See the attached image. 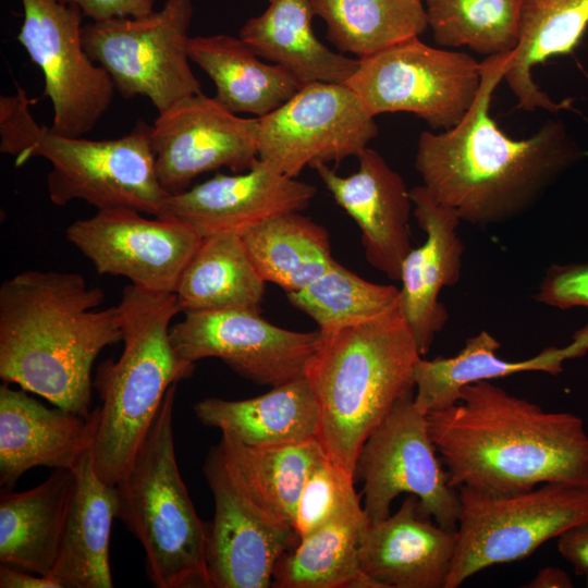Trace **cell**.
Here are the masks:
<instances>
[{"instance_id": "obj_1", "label": "cell", "mask_w": 588, "mask_h": 588, "mask_svg": "<svg viewBox=\"0 0 588 588\" xmlns=\"http://www.w3.org/2000/svg\"><path fill=\"white\" fill-rule=\"evenodd\" d=\"M507 54L481 62L478 98L455 127L419 135L415 168L422 185L461 221L501 224L531 210L547 191L583 157L559 120L546 121L525 139H513L490 115L491 95L503 78Z\"/></svg>"}, {"instance_id": "obj_2", "label": "cell", "mask_w": 588, "mask_h": 588, "mask_svg": "<svg viewBox=\"0 0 588 588\" xmlns=\"http://www.w3.org/2000/svg\"><path fill=\"white\" fill-rule=\"evenodd\" d=\"M426 417L456 489L506 494L547 482L588 486V433L575 414L547 412L481 380Z\"/></svg>"}, {"instance_id": "obj_3", "label": "cell", "mask_w": 588, "mask_h": 588, "mask_svg": "<svg viewBox=\"0 0 588 588\" xmlns=\"http://www.w3.org/2000/svg\"><path fill=\"white\" fill-rule=\"evenodd\" d=\"M76 272L27 270L0 286V378L57 407L90 414L91 368L123 339L118 306Z\"/></svg>"}, {"instance_id": "obj_4", "label": "cell", "mask_w": 588, "mask_h": 588, "mask_svg": "<svg viewBox=\"0 0 588 588\" xmlns=\"http://www.w3.org/2000/svg\"><path fill=\"white\" fill-rule=\"evenodd\" d=\"M421 357L400 306L367 322L319 331L305 377L318 405L317 439L346 474L355 478L368 437L414 391Z\"/></svg>"}, {"instance_id": "obj_5", "label": "cell", "mask_w": 588, "mask_h": 588, "mask_svg": "<svg viewBox=\"0 0 588 588\" xmlns=\"http://www.w3.org/2000/svg\"><path fill=\"white\" fill-rule=\"evenodd\" d=\"M118 307L123 352L118 360L102 362L93 381L101 400L93 462L111 487L128 471L168 389L195 369L177 358L170 341L171 320L182 313L174 293L131 283Z\"/></svg>"}, {"instance_id": "obj_6", "label": "cell", "mask_w": 588, "mask_h": 588, "mask_svg": "<svg viewBox=\"0 0 588 588\" xmlns=\"http://www.w3.org/2000/svg\"><path fill=\"white\" fill-rule=\"evenodd\" d=\"M24 93L0 106V151L16 167L40 157L51 163L47 175L50 201L66 206L84 200L97 210L130 208L159 217L168 194L159 183L151 148V125L139 121L115 139L60 135L39 125Z\"/></svg>"}, {"instance_id": "obj_7", "label": "cell", "mask_w": 588, "mask_h": 588, "mask_svg": "<svg viewBox=\"0 0 588 588\" xmlns=\"http://www.w3.org/2000/svg\"><path fill=\"white\" fill-rule=\"evenodd\" d=\"M176 383L161 403L128 471L117 483V518L137 538L158 588H209L203 522L181 477L173 440Z\"/></svg>"}, {"instance_id": "obj_8", "label": "cell", "mask_w": 588, "mask_h": 588, "mask_svg": "<svg viewBox=\"0 0 588 588\" xmlns=\"http://www.w3.org/2000/svg\"><path fill=\"white\" fill-rule=\"evenodd\" d=\"M458 494L457 542L445 588L492 565L526 559L588 523V486L547 482L506 494L460 487Z\"/></svg>"}, {"instance_id": "obj_9", "label": "cell", "mask_w": 588, "mask_h": 588, "mask_svg": "<svg viewBox=\"0 0 588 588\" xmlns=\"http://www.w3.org/2000/svg\"><path fill=\"white\" fill-rule=\"evenodd\" d=\"M346 84L376 118L409 112L433 130H451L475 105L481 62L462 51L434 48L412 37L358 59Z\"/></svg>"}, {"instance_id": "obj_10", "label": "cell", "mask_w": 588, "mask_h": 588, "mask_svg": "<svg viewBox=\"0 0 588 588\" xmlns=\"http://www.w3.org/2000/svg\"><path fill=\"white\" fill-rule=\"evenodd\" d=\"M192 17V0H166L160 10L145 16L85 24L83 46L123 98L144 96L160 113L201 93L187 51Z\"/></svg>"}, {"instance_id": "obj_11", "label": "cell", "mask_w": 588, "mask_h": 588, "mask_svg": "<svg viewBox=\"0 0 588 588\" xmlns=\"http://www.w3.org/2000/svg\"><path fill=\"white\" fill-rule=\"evenodd\" d=\"M414 391L403 395L364 443L355 479L364 481V509L370 522L388 517L401 493L419 499L443 528L457 531L458 489L431 439L427 417L415 405Z\"/></svg>"}, {"instance_id": "obj_12", "label": "cell", "mask_w": 588, "mask_h": 588, "mask_svg": "<svg viewBox=\"0 0 588 588\" xmlns=\"http://www.w3.org/2000/svg\"><path fill=\"white\" fill-rule=\"evenodd\" d=\"M20 1L17 40L44 75V94L53 108L50 127L60 135L84 136L109 110L115 91L111 76L84 49V15L59 0Z\"/></svg>"}, {"instance_id": "obj_13", "label": "cell", "mask_w": 588, "mask_h": 588, "mask_svg": "<svg viewBox=\"0 0 588 588\" xmlns=\"http://www.w3.org/2000/svg\"><path fill=\"white\" fill-rule=\"evenodd\" d=\"M377 134L375 117L346 83H310L259 118L258 159L297 177L306 167L357 157Z\"/></svg>"}, {"instance_id": "obj_14", "label": "cell", "mask_w": 588, "mask_h": 588, "mask_svg": "<svg viewBox=\"0 0 588 588\" xmlns=\"http://www.w3.org/2000/svg\"><path fill=\"white\" fill-rule=\"evenodd\" d=\"M130 208L97 210L72 222L66 240L99 274L127 278L157 293H174L203 236L175 217L148 218Z\"/></svg>"}, {"instance_id": "obj_15", "label": "cell", "mask_w": 588, "mask_h": 588, "mask_svg": "<svg viewBox=\"0 0 588 588\" xmlns=\"http://www.w3.org/2000/svg\"><path fill=\"white\" fill-rule=\"evenodd\" d=\"M318 336V329H284L246 309L184 313L170 328L181 362L195 366L204 358H219L238 376L271 388L305 377Z\"/></svg>"}, {"instance_id": "obj_16", "label": "cell", "mask_w": 588, "mask_h": 588, "mask_svg": "<svg viewBox=\"0 0 588 588\" xmlns=\"http://www.w3.org/2000/svg\"><path fill=\"white\" fill-rule=\"evenodd\" d=\"M259 118H241L215 97H184L160 112L151 125L156 172L170 195L198 175L228 168L249 170L258 159Z\"/></svg>"}, {"instance_id": "obj_17", "label": "cell", "mask_w": 588, "mask_h": 588, "mask_svg": "<svg viewBox=\"0 0 588 588\" xmlns=\"http://www.w3.org/2000/svg\"><path fill=\"white\" fill-rule=\"evenodd\" d=\"M204 474L215 500L209 527V588H268L277 563L299 540L293 525L256 506L211 450Z\"/></svg>"}, {"instance_id": "obj_18", "label": "cell", "mask_w": 588, "mask_h": 588, "mask_svg": "<svg viewBox=\"0 0 588 588\" xmlns=\"http://www.w3.org/2000/svg\"><path fill=\"white\" fill-rule=\"evenodd\" d=\"M316 186L287 176L257 159L253 167L211 179L169 195L159 217H175L203 237L218 233L243 235L273 217L303 211Z\"/></svg>"}, {"instance_id": "obj_19", "label": "cell", "mask_w": 588, "mask_h": 588, "mask_svg": "<svg viewBox=\"0 0 588 588\" xmlns=\"http://www.w3.org/2000/svg\"><path fill=\"white\" fill-rule=\"evenodd\" d=\"M358 169L342 176L328 164L314 169L336 204L356 222L366 260L400 281L402 264L413 249V201L403 177L375 149L357 155Z\"/></svg>"}, {"instance_id": "obj_20", "label": "cell", "mask_w": 588, "mask_h": 588, "mask_svg": "<svg viewBox=\"0 0 588 588\" xmlns=\"http://www.w3.org/2000/svg\"><path fill=\"white\" fill-rule=\"evenodd\" d=\"M411 198L426 240L402 264L399 306L424 356L448 321L439 294L460 281L464 244L457 235L461 219L455 210L436 201L424 185L412 188Z\"/></svg>"}, {"instance_id": "obj_21", "label": "cell", "mask_w": 588, "mask_h": 588, "mask_svg": "<svg viewBox=\"0 0 588 588\" xmlns=\"http://www.w3.org/2000/svg\"><path fill=\"white\" fill-rule=\"evenodd\" d=\"M456 542L457 531L441 527L408 494L394 514L369 523L360 566L379 588H445Z\"/></svg>"}, {"instance_id": "obj_22", "label": "cell", "mask_w": 588, "mask_h": 588, "mask_svg": "<svg viewBox=\"0 0 588 588\" xmlns=\"http://www.w3.org/2000/svg\"><path fill=\"white\" fill-rule=\"evenodd\" d=\"M99 408L81 416L51 409L8 383L0 387V483L12 489L36 466L74 469L93 450Z\"/></svg>"}, {"instance_id": "obj_23", "label": "cell", "mask_w": 588, "mask_h": 588, "mask_svg": "<svg viewBox=\"0 0 588 588\" xmlns=\"http://www.w3.org/2000/svg\"><path fill=\"white\" fill-rule=\"evenodd\" d=\"M500 342L488 331L466 340L454 356L417 362L414 369L416 407L425 415L457 402L461 389L467 384L527 371L558 376L563 363L580 357L588 351V324L578 330L572 343L564 347L550 346L523 360H506L498 356Z\"/></svg>"}, {"instance_id": "obj_24", "label": "cell", "mask_w": 588, "mask_h": 588, "mask_svg": "<svg viewBox=\"0 0 588 588\" xmlns=\"http://www.w3.org/2000/svg\"><path fill=\"white\" fill-rule=\"evenodd\" d=\"M75 487L73 469L57 468L40 485L0 493V561L37 575H50L62 542Z\"/></svg>"}, {"instance_id": "obj_25", "label": "cell", "mask_w": 588, "mask_h": 588, "mask_svg": "<svg viewBox=\"0 0 588 588\" xmlns=\"http://www.w3.org/2000/svg\"><path fill=\"white\" fill-rule=\"evenodd\" d=\"M75 487L56 565L49 576L65 588H111L109 547L117 488L97 475L91 451L76 467Z\"/></svg>"}, {"instance_id": "obj_26", "label": "cell", "mask_w": 588, "mask_h": 588, "mask_svg": "<svg viewBox=\"0 0 588 588\" xmlns=\"http://www.w3.org/2000/svg\"><path fill=\"white\" fill-rule=\"evenodd\" d=\"M267 10L246 21L238 37L258 56L279 65L301 86L346 83L358 59L328 48L314 33L310 0H268Z\"/></svg>"}, {"instance_id": "obj_27", "label": "cell", "mask_w": 588, "mask_h": 588, "mask_svg": "<svg viewBox=\"0 0 588 588\" xmlns=\"http://www.w3.org/2000/svg\"><path fill=\"white\" fill-rule=\"evenodd\" d=\"M196 417L252 446H277L317 438L318 405L306 377L272 387L246 400L209 397L194 406Z\"/></svg>"}, {"instance_id": "obj_28", "label": "cell", "mask_w": 588, "mask_h": 588, "mask_svg": "<svg viewBox=\"0 0 588 588\" xmlns=\"http://www.w3.org/2000/svg\"><path fill=\"white\" fill-rule=\"evenodd\" d=\"M212 451L247 499L293 526L305 480L326 455L317 438L285 445L252 446L225 432H221Z\"/></svg>"}, {"instance_id": "obj_29", "label": "cell", "mask_w": 588, "mask_h": 588, "mask_svg": "<svg viewBox=\"0 0 588 588\" xmlns=\"http://www.w3.org/2000/svg\"><path fill=\"white\" fill-rule=\"evenodd\" d=\"M188 57L213 82L215 98L229 111L262 118L302 87L285 70L269 64L240 37H189Z\"/></svg>"}, {"instance_id": "obj_30", "label": "cell", "mask_w": 588, "mask_h": 588, "mask_svg": "<svg viewBox=\"0 0 588 588\" xmlns=\"http://www.w3.org/2000/svg\"><path fill=\"white\" fill-rule=\"evenodd\" d=\"M588 26V0H524L519 39L507 54L503 78L526 111L558 112L569 101L555 103L531 77V69L556 54L571 52Z\"/></svg>"}, {"instance_id": "obj_31", "label": "cell", "mask_w": 588, "mask_h": 588, "mask_svg": "<svg viewBox=\"0 0 588 588\" xmlns=\"http://www.w3.org/2000/svg\"><path fill=\"white\" fill-rule=\"evenodd\" d=\"M266 282L256 271L241 235L203 237L174 292L182 313L246 309L260 313Z\"/></svg>"}, {"instance_id": "obj_32", "label": "cell", "mask_w": 588, "mask_h": 588, "mask_svg": "<svg viewBox=\"0 0 588 588\" xmlns=\"http://www.w3.org/2000/svg\"><path fill=\"white\" fill-rule=\"evenodd\" d=\"M370 523L363 505L298 540L275 565L278 588H379L362 569L359 548Z\"/></svg>"}, {"instance_id": "obj_33", "label": "cell", "mask_w": 588, "mask_h": 588, "mask_svg": "<svg viewBox=\"0 0 588 588\" xmlns=\"http://www.w3.org/2000/svg\"><path fill=\"white\" fill-rule=\"evenodd\" d=\"M301 212L273 217L242 235L261 279L286 294L310 284L334 260L327 229Z\"/></svg>"}, {"instance_id": "obj_34", "label": "cell", "mask_w": 588, "mask_h": 588, "mask_svg": "<svg viewBox=\"0 0 588 588\" xmlns=\"http://www.w3.org/2000/svg\"><path fill=\"white\" fill-rule=\"evenodd\" d=\"M340 52L363 59L428 28L421 0H310Z\"/></svg>"}, {"instance_id": "obj_35", "label": "cell", "mask_w": 588, "mask_h": 588, "mask_svg": "<svg viewBox=\"0 0 588 588\" xmlns=\"http://www.w3.org/2000/svg\"><path fill=\"white\" fill-rule=\"evenodd\" d=\"M286 297L293 307L317 323L319 331L330 332L396 309L400 289L369 282L333 260L320 277Z\"/></svg>"}, {"instance_id": "obj_36", "label": "cell", "mask_w": 588, "mask_h": 588, "mask_svg": "<svg viewBox=\"0 0 588 588\" xmlns=\"http://www.w3.org/2000/svg\"><path fill=\"white\" fill-rule=\"evenodd\" d=\"M524 0H426L428 28L442 48L510 54L519 39Z\"/></svg>"}, {"instance_id": "obj_37", "label": "cell", "mask_w": 588, "mask_h": 588, "mask_svg": "<svg viewBox=\"0 0 588 588\" xmlns=\"http://www.w3.org/2000/svg\"><path fill=\"white\" fill-rule=\"evenodd\" d=\"M355 478L326 455L309 471L303 486L294 519L299 539L362 505Z\"/></svg>"}, {"instance_id": "obj_38", "label": "cell", "mask_w": 588, "mask_h": 588, "mask_svg": "<svg viewBox=\"0 0 588 588\" xmlns=\"http://www.w3.org/2000/svg\"><path fill=\"white\" fill-rule=\"evenodd\" d=\"M535 299L560 309L588 307V262L550 266Z\"/></svg>"}, {"instance_id": "obj_39", "label": "cell", "mask_w": 588, "mask_h": 588, "mask_svg": "<svg viewBox=\"0 0 588 588\" xmlns=\"http://www.w3.org/2000/svg\"><path fill=\"white\" fill-rule=\"evenodd\" d=\"M76 5L93 22L117 17H139L155 11V0H59Z\"/></svg>"}, {"instance_id": "obj_40", "label": "cell", "mask_w": 588, "mask_h": 588, "mask_svg": "<svg viewBox=\"0 0 588 588\" xmlns=\"http://www.w3.org/2000/svg\"><path fill=\"white\" fill-rule=\"evenodd\" d=\"M558 550L578 575H584L588 586V523L573 527L558 538Z\"/></svg>"}, {"instance_id": "obj_41", "label": "cell", "mask_w": 588, "mask_h": 588, "mask_svg": "<svg viewBox=\"0 0 588 588\" xmlns=\"http://www.w3.org/2000/svg\"><path fill=\"white\" fill-rule=\"evenodd\" d=\"M13 566L2 564L0 566L1 588H65L58 579L46 575H33Z\"/></svg>"}, {"instance_id": "obj_42", "label": "cell", "mask_w": 588, "mask_h": 588, "mask_svg": "<svg viewBox=\"0 0 588 588\" xmlns=\"http://www.w3.org/2000/svg\"><path fill=\"white\" fill-rule=\"evenodd\" d=\"M526 588H571L573 583L571 577L563 569L547 566L526 585Z\"/></svg>"}]
</instances>
